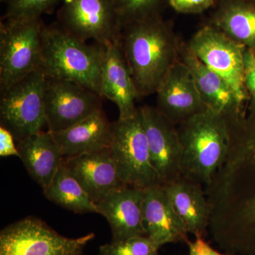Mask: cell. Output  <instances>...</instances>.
I'll use <instances>...</instances> for the list:
<instances>
[{
  "instance_id": "1",
  "label": "cell",
  "mask_w": 255,
  "mask_h": 255,
  "mask_svg": "<svg viewBox=\"0 0 255 255\" xmlns=\"http://www.w3.org/2000/svg\"><path fill=\"white\" fill-rule=\"evenodd\" d=\"M205 192L211 240L227 254L255 255V122L235 127L229 155Z\"/></svg>"
},
{
  "instance_id": "2",
  "label": "cell",
  "mask_w": 255,
  "mask_h": 255,
  "mask_svg": "<svg viewBox=\"0 0 255 255\" xmlns=\"http://www.w3.org/2000/svg\"><path fill=\"white\" fill-rule=\"evenodd\" d=\"M137 98L155 94L178 60L180 41L160 14L124 25L119 38Z\"/></svg>"
},
{
  "instance_id": "3",
  "label": "cell",
  "mask_w": 255,
  "mask_h": 255,
  "mask_svg": "<svg viewBox=\"0 0 255 255\" xmlns=\"http://www.w3.org/2000/svg\"><path fill=\"white\" fill-rule=\"evenodd\" d=\"M236 120L208 110L177 125L183 177L205 187L211 184L231 152Z\"/></svg>"
},
{
  "instance_id": "4",
  "label": "cell",
  "mask_w": 255,
  "mask_h": 255,
  "mask_svg": "<svg viewBox=\"0 0 255 255\" xmlns=\"http://www.w3.org/2000/svg\"><path fill=\"white\" fill-rule=\"evenodd\" d=\"M102 61L101 45L87 44L58 22L43 26L39 70L46 78L75 82L101 95Z\"/></svg>"
},
{
  "instance_id": "5",
  "label": "cell",
  "mask_w": 255,
  "mask_h": 255,
  "mask_svg": "<svg viewBox=\"0 0 255 255\" xmlns=\"http://www.w3.org/2000/svg\"><path fill=\"white\" fill-rule=\"evenodd\" d=\"M111 155L126 185L146 189L162 184L151 162L140 109L133 117L112 124Z\"/></svg>"
},
{
  "instance_id": "6",
  "label": "cell",
  "mask_w": 255,
  "mask_h": 255,
  "mask_svg": "<svg viewBox=\"0 0 255 255\" xmlns=\"http://www.w3.org/2000/svg\"><path fill=\"white\" fill-rule=\"evenodd\" d=\"M41 18L1 20L0 23V92L39 70Z\"/></svg>"
},
{
  "instance_id": "7",
  "label": "cell",
  "mask_w": 255,
  "mask_h": 255,
  "mask_svg": "<svg viewBox=\"0 0 255 255\" xmlns=\"http://www.w3.org/2000/svg\"><path fill=\"white\" fill-rule=\"evenodd\" d=\"M46 85V75L38 70L1 92L0 127L9 130L16 142L47 126Z\"/></svg>"
},
{
  "instance_id": "8",
  "label": "cell",
  "mask_w": 255,
  "mask_h": 255,
  "mask_svg": "<svg viewBox=\"0 0 255 255\" xmlns=\"http://www.w3.org/2000/svg\"><path fill=\"white\" fill-rule=\"evenodd\" d=\"M90 233L78 238L65 237L38 218L28 216L3 228L0 255H82Z\"/></svg>"
},
{
  "instance_id": "9",
  "label": "cell",
  "mask_w": 255,
  "mask_h": 255,
  "mask_svg": "<svg viewBox=\"0 0 255 255\" xmlns=\"http://www.w3.org/2000/svg\"><path fill=\"white\" fill-rule=\"evenodd\" d=\"M187 45L199 59L229 84L243 106L248 98L245 86L246 47L211 23L196 31Z\"/></svg>"
},
{
  "instance_id": "10",
  "label": "cell",
  "mask_w": 255,
  "mask_h": 255,
  "mask_svg": "<svg viewBox=\"0 0 255 255\" xmlns=\"http://www.w3.org/2000/svg\"><path fill=\"white\" fill-rule=\"evenodd\" d=\"M58 23L70 34L100 45L117 41L121 25L113 0H62Z\"/></svg>"
},
{
  "instance_id": "11",
  "label": "cell",
  "mask_w": 255,
  "mask_h": 255,
  "mask_svg": "<svg viewBox=\"0 0 255 255\" xmlns=\"http://www.w3.org/2000/svg\"><path fill=\"white\" fill-rule=\"evenodd\" d=\"M99 94L80 84L46 78L45 109L50 132L68 128L102 109Z\"/></svg>"
},
{
  "instance_id": "12",
  "label": "cell",
  "mask_w": 255,
  "mask_h": 255,
  "mask_svg": "<svg viewBox=\"0 0 255 255\" xmlns=\"http://www.w3.org/2000/svg\"><path fill=\"white\" fill-rule=\"evenodd\" d=\"M150 150L151 162L162 184L182 177V142L177 126L156 107H139Z\"/></svg>"
},
{
  "instance_id": "13",
  "label": "cell",
  "mask_w": 255,
  "mask_h": 255,
  "mask_svg": "<svg viewBox=\"0 0 255 255\" xmlns=\"http://www.w3.org/2000/svg\"><path fill=\"white\" fill-rule=\"evenodd\" d=\"M155 94L156 109L177 126L209 110L189 69L180 60L169 69Z\"/></svg>"
},
{
  "instance_id": "14",
  "label": "cell",
  "mask_w": 255,
  "mask_h": 255,
  "mask_svg": "<svg viewBox=\"0 0 255 255\" xmlns=\"http://www.w3.org/2000/svg\"><path fill=\"white\" fill-rule=\"evenodd\" d=\"M102 47L101 95L119 109V119L132 118L138 111L137 95L130 68L119 40Z\"/></svg>"
},
{
  "instance_id": "15",
  "label": "cell",
  "mask_w": 255,
  "mask_h": 255,
  "mask_svg": "<svg viewBox=\"0 0 255 255\" xmlns=\"http://www.w3.org/2000/svg\"><path fill=\"white\" fill-rule=\"evenodd\" d=\"M145 189L124 185L97 203L98 214L108 221L112 242L146 236L143 226Z\"/></svg>"
},
{
  "instance_id": "16",
  "label": "cell",
  "mask_w": 255,
  "mask_h": 255,
  "mask_svg": "<svg viewBox=\"0 0 255 255\" xmlns=\"http://www.w3.org/2000/svg\"><path fill=\"white\" fill-rule=\"evenodd\" d=\"M179 55V60L189 69L201 100L209 110L233 119L243 118V106L232 87L222 77L199 59L187 43L180 41Z\"/></svg>"
},
{
  "instance_id": "17",
  "label": "cell",
  "mask_w": 255,
  "mask_h": 255,
  "mask_svg": "<svg viewBox=\"0 0 255 255\" xmlns=\"http://www.w3.org/2000/svg\"><path fill=\"white\" fill-rule=\"evenodd\" d=\"M63 163L95 204L126 185L119 177L110 148L63 159Z\"/></svg>"
},
{
  "instance_id": "18",
  "label": "cell",
  "mask_w": 255,
  "mask_h": 255,
  "mask_svg": "<svg viewBox=\"0 0 255 255\" xmlns=\"http://www.w3.org/2000/svg\"><path fill=\"white\" fill-rule=\"evenodd\" d=\"M143 226L146 236L159 247L189 241V233L162 184L145 189Z\"/></svg>"
},
{
  "instance_id": "19",
  "label": "cell",
  "mask_w": 255,
  "mask_h": 255,
  "mask_svg": "<svg viewBox=\"0 0 255 255\" xmlns=\"http://www.w3.org/2000/svg\"><path fill=\"white\" fill-rule=\"evenodd\" d=\"M112 124L101 109L65 130L50 132L66 159L110 148Z\"/></svg>"
},
{
  "instance_id": "20",
  "label": "cell",
  "mask_w": 255,
  "mask_h": 255,
  "mask_svg": "<svg viewBox=\"0 0 255 255\" xmlns=\"http://www.w3.org/2000/svg\"><path fill=\"white\" fill-rule=\"evenodd\" d=\"M162 185L189 234L204 238L209 229L211 208L202 185L183 177Z\"/></svg>"
},
{
  "instance_id": "21",
  "label": "cell",
  "mask_w": 255,
  "mask_h": 255,
  "mask_svg": "<svg viewBox=\"0 0 255 255\" xmlns=\"http://www.w3.org/2000/svg\"><path fill=\"white\" fill-rule=\"evenodd\" d=\"M19 158L33 180L45 190L63 160L58 144L51 132L39 131L16 142Z\"/></svg>"
},
{
  "instance_id": "22",
  "label": "cell",
  "mask_w": 255,
  "mask_h": 255,
  "mask_svg": "<svg viewBox=\"0 0 255 255\" xmlns=\"http://www.w3.org/2000/svg\"><path fill=\"white\" fill-rule=\"evenodd\" d=\"M211 24L246 48H255V6L245 0H223Z\"/></svg>"
},
{
  "instance_id": "23",
  "label": "cell",
  "mask_w": 255,
  "mask_h": 255,
  "mask_svg": "<svg viewBox=\"0 0 255 255\" xmlns=\"http://www.w3.org/2000/svg\"><path fill=\"white\" fill-rule=\"evenodd\" d=\"M43 194L48 200L76 214H98L95 203L63 162L50 185L43 190Z\"/></svg>"
},
{
  "instance_id": "24",
  "label": "cell",
  "mask_w": 255,
  "mask_h": 255,
  "mask_svg": "<svg viewBox=\"0 0 255 255\" xmlns=\"http://www.w3.org/2000/svg\"><path fill=\"white\" fill-rule=\"evenodd\" d=\"M167 0H113L121 28L124 25L159 14Z\"/></svg>"
},
{
  "instance_id": "25",
  "label": "cell",
  "mask_w": 255,
  "mask_h": 255,
  "mask_svg": "<svg viewBox=\"0 0 255 255\" xmlns=\"http://www.w3.org/2000/svg\"><path fill=\"white\" fill-rule=\"evenodd\" d=\"M62 0H7L3 20L41 18L49 13Z\"/></svg>"
},
{
  "instance_id": "26",
  "label": "cell",
  "mask_w": 255,
  "mask_h": 255,
  "mask_svg": "<svg viewBox=\"0 0 255 255\" xmlns=\"http://www.w3.org/2000/svg\"><path fill=\"white\" fill-rule=\"evenodd\" d=\"M159 248L147 236H135L103 245L100 255H159Z\"/></svg>"
},
{
  "instance_id": "27",
  "label": "cell",
  "mask_w": 255,
  "mask_h": 255,
  "mask_svg": "<svg viewBox=\"0 0 255 255\" xmlns=\"http://www.w3.org/2000/svg\"><path fill=\"white\" fill-rule=\"evenodd\" d=\"M216 0H167L174 11L181 14H199L209 9Z\"/></svg>"
},
{
  "instance_id": "28",
  "label": "cell",
  "mask_w": 255,
  "mask_h": 255,
  "mask_svg": "<svg viewBox=\"0 0 255 255\" xmlns=\"http://www.w3.org/2000/svg\"><path fill=\"white\" fill-rule=\"evenodd\" d=\"M14 137L9 130L0 127V155L1 157L16 156L19 157Z\"/></svg>"
},
{
  "instance_id": "29",
  "label": "cell",
  "mask_w": 255,
  "mask_h": 255,
  "mask_svg": "<svg viewBox=\"0 0 255 255\" xmlns=\"http://www.w3.org/2000/svg\"><path fill=\"white\" fill-rule=\"evenodd\" d=\"M187 244L189 255H231L216 251L203 238H196L195 241H189Z\"/></svg>"
},
{
  "instance_id": "30",
  "label": "cell",
  "mask_w": 255,
  "mask_h": 255,
  "mask_svg": "<svg viewBox=\"0 0 255 255\" xmlns=\"http://www.w3.org/2000/svg\"><path fill=\"white\" fill-rule=\"evenodd\" d=\"M245 86L248 94H251L253 102L255 104V68L246 70Z\"/></svg>"
},
{
  "instance_id": "31",
  "label": "cell",
  "mask_w": 255,
  "mask_h": 255,
  "mask_svg": "<svg viewBox=\"0 0 255 255\" xmlns=\"http://www.w3.org/2000/svg\"><path fill=\"white\" fill-rule=\"evenodd\" d=\"M252 68H255V54L246 56V70Z\"/></svg>"
},
{
  "instance_id": "32",
  "label": "cell",
  "mask_w": 255,
  "mask_h": 255,
  "mask_svg": "<svg viewBox=\"0 0 255 255\" xmlns=\"http://www.w3.org/2000/svg\"><path fill=\"white\" fill-rule=\"evenodd\" d=\"M1 1H5V2H6V1H7V0H1Z\"/></svg>"
}]
</instances>
